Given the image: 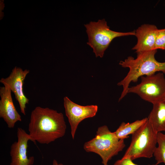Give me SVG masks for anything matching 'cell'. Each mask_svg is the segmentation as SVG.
Segmentation results:
<instances>
[{"label": "cell", "mask_w": 165, "mask_h": 165, "mask_svg": "<svg viewBox=\"0 0 165 165\" xmlns=\"http://www.w3.org/2000/svg\"><path fill=\"white\" fill-rule=\"evenodd\" d=\"M66 125L61 112L48 108L37 106L32 111L28 125L32 141L48 144L65 135Z\"/></svg>", "instance_id": "1"}, {"label": "cell", "mask_w": 165, "mask_h": 165, "mask_svg": "<svg viewBox=\"0 0 165 165\" xmlns=\"http://www.w3.org/2000/svg\"><path fill=\"white\" fill-rule=\"evenodd\" d=\"M156 50L137 53L136 58L128 57L119 64L123 68H128L129 71L125 77L118 82L117 85L122 86L123 90L119 99L121 100L128 93V90L130 83L136 82L140 77L161 72L165 74V62L158 61L155 58Z\"/></svg>", "instance_id": "2"}, {"label": "cell", "mask_w": 165, "mask_h": 165, "mask_svg": "<svg viewBox=\"0 0 165 165\" xmlns=\"http://www.w3.org/2000/svg\"><path fill=\"white\" fill-rule=\"evenodd\" d=\"M125 146L124 140L119 139L114 132L103 125L98 128L94 138L85 142L83 148L87 152L99 155L103 165H108V161L122 151Z\"/></svg>", "instance_id": "3"}, {"label": "cell", "mask_w": 165, "mask_h": 165, "mask_svg": "<svg viewBox=\"0 0 165 165\" xmlns=\"http://www.w3.org/2000/svg\"><path fill=\"white\" fill-rule=\"evenodd\" d=\"M157 133L148 120L132 134L130 144L123 157L129 158L132 160L152 157L157 147Z\"/></svg>", "instance_id": "4"}, {"label": "cell", "mask_w": 165, "mask_h": 165, "mask_svg": "<svg viewBox=\"0 0 165 165\" xmlns=\"http://www.w3.org/2000/svg\"><path fill=\"white\" fill-rule=\"evenodd\" d=\"M84 25L88 37L87 44L93 49L96 57H103L105 51L115 38L135 35V31L122 32L110 30L105 19L97 22L91 21Z\"/></svg>", "instance_id": "5"}, {"label": "cell", "mask_w": 165, "mask_h": 165, "mask_svg": "<svg viewBox=\"0 0 165 165\" xmlns=\"http://www.w3.org/2000/svg\"><path fill=\"white\" fill-rule=\"evenodd\" d=\"M141 82L129 87L128 93L136 94L143 100L152 104L165 99V78L160 72L141 77Z\"/></svg>", "instance_id": "6"}, {"label": "cell", "mask_w": 165, "mask_h": 165, "mask_svg": "<svg viewBox=\"0 0 165 165\" xmlns=\"http://www.w3.org/2000/svg\"><path fill=\"white\" fill-rule=\"evenodd\" d=\"M65 113L70 126L71 134L74 139L79 123L83 120L94 116L98 110L97 105L82 106L71 101L68 97L64 98Z\"/></svg>", "instance_id": "7"}, {"label": "cell", "mask_w": 165, "mask_h": 165, "mask_svg": "<svg viewBox=\"0 0 165 165\" xmlns=\"http://www.w3.org/2000/svg\"><path fill=\"white\" fill-rule=\"evenodd\" d=\"M29 70H23L21 68L15 67L8 77L2 78L0 82L4 85L8 86L14 93L15 98L19 103L21 112L26 115V105L28 104L29 99L25 95L23 91L24 81Z\"/></svg>", "instance_id": "8"}, {"label": "cell", "mask_w": 165, "mask_h": 165, "mask_svg": "<svg viewBox=\"0 0 165 165\" xmlns=\"http://www.w3.org/2000/svg\"><path fill=\"white\" fill-rule=\"evenodd\" d=\"M17 141L11 145L10 152L11 158L10 165H32L34 162L33 156L28 157L27 149L28 141H32L29 134L22 128L17 130Z\"/></svg>", "instance_id": "9"}, {"label": "cell", "mask_w": 165, "mask_h": 165, "mask_svg": "<svg viewBox=\"0 0 165 165\" xmlns=\"http://www.w3.org/2000/svg\"><path fill=\"white\" fill-rule=\"evenodd\" d=\"M11 92L7 86L0 88V117L3 119L10 128H13L16 123L22 120L21 116L14 105Z\"/></svg>", "instance_id": "10"}, {"label": "cell", "mask_w": 165, "mask_h": 165, "mask_svg": "<svg viewBox=\"0 0 165 165\" xmlns=\"http://www.w3.org/2000/svg\"><path fill=\"white\" fill-rule=\"evenodd\" d=\"M158 29L154 25L144 24L135 31L137 38L136 44L132 49L137 53L151 51L155 49V46Z\"/></svg>", "instance_id": "11"}, {"label": "cell", "mask_w": 165, "mask_h": 165, "mask_svg": "<svg viewBox=\"0 0 165 165\" xmlns=\"http://www.w3.org/2000/svg\"><path fill=\"white\" fill-rule=\"evenodd\" d=\"M152 104L148 121L156 132H165V99Z\"/></svg>", "instance_id": "12"}, {"label": "cell", "mask_w": 165, "mask_h": 165, "mask_svg": "<svg viewBox=\"0 0 165 165\" xmlns=\"http://www.w3.org/2000/svg\"><path fill=\"white\" fill-rule=\"evenodd\" d=\"M148 120V118L138 120L131 123L122 122L114 132L119 139L124 140L128 138L129 135L132 134Z\"/></svg>", "instance_id": "13"}, {"label": "cell", "mask_w": 165, "mask_h": 165, "mask_svg": "<svg viewBox=\"0 0 165 165\" xmlns=\"http://www.w3.org/2000/svg\"><path fill=\"white\" fill-rule=\"evenodd\" d=\"M157 144L153 156L157 163L165 164V134L162 132L157 133Z\"/></svg>", "instance_id": "14"}, {"label": "cell", "mask_w": 165, "mask_h": 165, "mask_svg": "<svg viewBox=\"0 0 165 165\" xmlns=\"http://www.w3.org/2000/svg\"><path fill=\"white\" fill-rule=\"evenodd\" d=\"M165 50V28L158 30L156 40L155 49Z\"/></svg>", "instance_id": "15"}, {"label": "cell", "mask_w": 165, "mask_h": 165, "mask_svg": "<svg viewBox=\"0 0 165 165\" xmlns=\"http://www.w3.org/2000/svg\"><path fill=\"white\" fill-rule=\"evenodd\" d=\"M130 158L123 157L120 159L116 161L113 165H137L134 163ZM159 163H156L155 164L148 165H158Z\"/></svg>", "instance_id": "16"}, {"label": "cell", "mask_w": 165, "mask_h": 165, "mask_svg": "<svg viewBox=\"0 0 165 165\" xmlns=\"http://www.w3.org/2000/svg\"><path fill=\"white\" fill-rule=\"evenodd\" d=\"M52 165H63V164L61 163H59L56 160H54Z\"/></svg>", "instance_id": "17"}]
</instances>
